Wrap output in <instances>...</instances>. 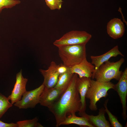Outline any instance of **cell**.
Returning <instances> with one entry per match:
<instances>
[{"instance_id": "9c48e42d", "label": "cell", "mask_w": 127, "mask_h": 127, "mask_svg": "<svg viewBox=\"0 0 127 127\" xmlns=\"http://www.w3.org/2000/svg\"><path fill=\"white\" fill-rule=\"evenodd\" d=\"M63 92L61 90L53 87H44L40 97V103L48 109L58 100Z\"/></svg>"}, {"instance_id": "44dd1931", "label": "cell", "mask_w": 127, "mask_h": 127, "mask_svg": "<svg viewBox=\"0 0 127 127\" xmlns=\"http://www.w3.org/2000/svg\"><path fill=\"white\" fill-rule=\"evenodd\" d=\"M20 2L19 0H0V13L3 9L12 8Z\"/></svg>"}, {"instance_id": "2e32d148", "label": "cell", "mask_w": 127, "mask_h": 127, "mask_svg": "<svg viewBox=\"0 0 127 127\" xmlns=\"http://www.w3.org/2000/svg\"><path fill=\"white\" fill-rule=\"evenodd\" d=\"M72 124H76L81 127H94L85 118L82 116H77L75 114H72L67 116L61 123L60 126Z\"/></svg>"}, {"instance_id": "4fadbf2b", "label": "cell", "mask_w": 127, "mask_h": 127, "mask_svg": "<svg viewBox=\"0 0 127 127\" xmlns=\"http://www.w3.org/2000/svg\"><path fill=\"white\" fill-rule=\"evenodd\" d=\"M119 55L124 57V55L119 51L118 46L117 45L103 54L98 56H91L90 58L91 60V63L94 65L95 67L94 72L100 65L109 60L110 58L116 57Z\"/></svg>"}, {"instance_id": "52a82bcc", "label": "cell", "mask_w": 127, "mask_h": 127, "mask_svg": "<svg viewBox=\"0 0 127 127\" xmlns=\"http://www.w3.org/2000/svg\"><path fill=\"white\" fill-rule=\"evenodd\" d=\"M116 91L120 97L122 104L123 118L125 120L127 118L126 99L127 95V68L122 72L121 75L117 83L114 84L113 89Z\"/></svg>"}, {"instance_id": "ffe728a7", "label": "cell", "mask_w": 127, "mask_h": 127, "mask_svg": "<svg viewBox=\"0 0 127 127\" xmlns=\"http://www.w3.org/2000/svg\"><path fill=\"white\" fill-rule=\"evenodd\" d=\"M38 119L36 117L32 119L19 121L16 123L18 127H42L43 126L38 122Z\"/></svg>"}, {"instance_id": "ba28073f", "label": "cell", "mask_w": 127, "mask_h": 127, "mask_svg": "<svg viewBox=\"0 0 127 127\" xmlns=\"http://www.w3.org/2000/svg\"><path fill=\"white\" fill-rule=\"evenodd\" d=\"M22 70L16 75V80L11 94L8 97L12 104L20 100L24 93L27 91L26 86L28 79L24 78L22 75Z\"/></svg>"}, {"instance_id": "603a6c76", "label": "cell", "mask_w": 127, "mask_h": 127, "mask_svg": "<svg viewBox=\"0 0 127 127\" xmlns=\"http://www.w3.org/2000/svg\"><path fill=\"white\" fill-rule=\"evenodd\" d=\"M69 68L66 67L63 64H61L58 65V72L60 74H63L67 72Z\"/></svg>"}, {"instance_id": "5bb4252c", "label": "cell", "mask_w": 127, "mask_h": 127, "mask_svg": "<svg viewBox=\"0 0 127 127\" xmlns=\"http://www.w3.org/2000/svg\"><path fill=\"white\" fill-rule=\"evenodd\" d=\"M94 66L88 61L87 59L79 64L70 68L71 72L78 75L79 78L83 77L91 78L95 71Z\"/></svg>"}, {"instance_id": "e0dca14e", "label": "cell", "mask_w": 127, "mask_h": 127, "mask_svg": "<svg viewBox=\"0 0 127 127\" xmlns=\"http://www.w3.org/2000/svg\"><path fill=\"white\" fill-rule=\"evenodd\" d=\"M73 74L71 72L70 68L67 72L60 74L57 83L54 87L64 92L68 87Z\"/></svg>"}, {"instance_id": "7a4b0ae2", "label": "cell", "mask_w": 127, "mask_h": 127, "mask_svg": "<svg viewBox=\"0 0 127 127\" xmlns=\"http://www.w3.org/2000/svg\"><path fill=\"white\" fill-rule=\"evenodd\" d=\"M86 45L75 44L58 47L59 55L63 64L70 68L86 59Z\"/></svg>"}, {"instance_id": "6da1fadb", "label": "cell", "mask_w": 127, "mask_h": 127, "mask_svg": "<svg viewBox=\"0 0 127 127\" xmlns=\"http://www.w3.org/2000/svg\"><path fill=\"white\" fill-rule=\"evenodd\" d=\"M78 75L74 74L68 87L49 108L54 115L56 126L58 127L68 115L79 111L81 106L76 84Z\"/></svg>"}, {"instance_id": "277c9868", "label": "cell", "mask_w": 127, "mask_h": 127, "mask_svg": "<svg viewBox=\"0 0 127 127\" xmlns=\"http://www.w3.org/2000/svg\"><path fill=\"white\" fill-rule=\"evenodd\" d=\"M114 84L111 82H103L91 79L90 85L85 96L90 100L89 108L91 111L98 109L96 103L103 97L106 98L108 95V91L113 89Z\"/></svg>"}, {"instance_id": "30bf717a", "label": "cell", "mask_w": 127, "mask_h": 127, "mask_svg": "<svg viewBox=\"0 0 127 127\" xmlns=\"http://www.w3.org/2000/svg\"><path fill=\"white\" fill-rule=\"evenodd\" d=\"M58 65L52 61L48 69L46 70L40 69V71L44 77L43 84L44 87L51 88L54 87L57 81L59 74L58 70Z\"/></svg>"}, {"instance_id": "5b68a950", "label": "cell", "mask_w": 127, "mask_h": 127, "mask_svg": "<svg viewBox=\"0 0 127 127\" xmlns=\"http://www.w3.org/2000/svg\"><path fill=\"white\" fill-rule=\"evenodd\" d=\"M92 37L90 34L84 31L73 30L63 35L53 43L57 47L62 46L86 44Z\"/></svg>"}, {"instance_id": "cb8c5ba5", "label": "cell", "mask_w": 127, "mask_h": 127, "mask_svg": "<svg viewBox=\"0 0 127 127\" xmlns=\"http://www.w3.org/2000/svg\"><path fill=\"white\" fill-rule=\"evenodd\" d=\"M0 127H18V125L16 123H6L0 120Z\"/></svg>"}, {"instance_id": "7402d4cb", "label": "cell", "mask_w": 127, "mask_h": 127, "mask_svg": "<svg viewBox=\"0 0 127 127\" xmlns=\"http://www.w3.org/2000/svg\"><path fill=\"white\" fill-rule=\"evenodd\" d=\"M46 5L51 10H60L62 7V0H45Z\"/></svg>"}, {"instance_id": "8fae6325", "label": "cell", "mask_w": 127, "mask_h": 127, "mask_svg": "<svg viewBox=\"0 0 127 127\" xmlns=\"http://www.w3.org/2000/svg\"><path fill=\"white\" fill-rule=\"evenodd\" d=\"M99 111L98 115L96 116L88 115L85 111L79 112V114L85 118L94 127H111L110 123L105 116L106 112L105 108L101 107L99 109Z\"/></svg>"}, {"instance_id": "9a60e30c", "label": "cell", "mask_w": 127, "mask_h": 127, "mask_svg": "<svg viewBox=\"0 0 127 127\" xmlns=\"http://www.w3.org/2000/svg\"><path fill=\"white\" fill-rule=\"evenodd\" d=\"M91 78L83 77L77 78L76 84L79 94L81 107L79 111H85L86 108L85 96L90 85Z\"/></svg>"}, {"instance_id": "8992f818", "label": "cell", "mask_w": 127, "mask_h": 127, "mask_svg": "<svg viewBox=\"0 0 127 127\" xmlns=\"http://www.w3.org/2000/svg\"><path fill=\"white\" fill-rule=\"evenodd\" d=\"M44 87L43 83L34 90L26 91L23 95L21 99L15 103L14 105L20 109L34 108L40 103V96Z\"/></svg>"}, {"instance_id": "ac0fdd59", "label": "cell", "mask_w": 127, "mask_h": 127, "mask_svg": "<svg viewBox=\"0 0 127 127\" xmlns=\"http://www.w3.org/2000/svg\"><path fill=\"white\" fill-rule=\"evenodd\" d=\"M108 100V99H107L105 101L103 105L105 108V111L108 115V119L110 122L111 127H123L122 124L120 123L118 121L117 117L113 115L108 109L107 107V104Z\"/></svg>"}, {"instance_id": "7c38bea8", "label": "cell", "mask_w": 127, "mask_h": 127, "mask_svg": "<svg viewBox=\"0 0 127 127\" xmlns=\"http://www.w3.org/2000/svg\"><path fill=\"white\" fill-rule=\"evenodd\" d=\"M107 28L108 35L115 39L122 37L125 32L124 23L120 19L118 18L111 19L107 24Z\"/></svg>"}, {"instance_id": "3957f363", "label": "cell", "mask_w": 127, "mask_h": 127, "mask_svg": "<svg viewBox=\"0 0 127 127\" xmlns=\"http://www.w3.org/2000/svg\"><path fill=\"white\" fill-rule=\"evenodd\" d=\"M124 61V59L121 58L116 62H106L93 73L92 78L100 82H109L113 79L118 81L123 72L120 69Z\"/></svg>"}, {"instance_id": "d6986e66", "label": "cell", "mask_w": 127, "mask_h": 127, "mask_svg": "<svg viewBox=\"0 0 127 127\" xmlns=\"http://www.w3.org/2000/svg\"><path fill=\"white\" fill-rule=\"evenodd\" d=\"M9 100L8 98L0 93V118L12 106V104Z\"/></svg>"}]
</instances>
